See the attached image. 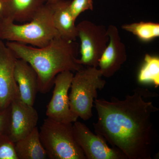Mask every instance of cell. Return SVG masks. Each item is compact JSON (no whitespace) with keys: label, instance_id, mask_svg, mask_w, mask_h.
I'll return each instance as SVG.
<instances>
[{"label":"cell","instance_id":"cell-5","mask_svg":"<svg viewBox=\"0 0 159 159\" xmlns=\"http://www.w3.org/2000/svg\"><path fill=\"white\" fill-rule=\"evenodd\" d=\"M39 133L49 158L87 159L74 138L72 123L57 122L47 117Z\"/></svg>","mask_w":159,"mask_h":159},{"label":"cell","instance_id":"cell-3","mask_svg":"<svg viewBox=\"0 0 159 159\" xmlns=\"http://www.w3.org/2000/svg\"><path fill=\"white\" fill-rule=\"evenodd\" d=\"M58 36L60 35L54 27L50 3L46 2L31 20L21 25L3 20L2 40L42 48Z\"/></svg>","mask_w":159,"mask_h":159},{"label":"cell","instance_id":"cell-22","mask_svg":"<svg viewBox=\"0 0 159 159\" xmlns=\"http://www.w3.org/2000/svg\"><path fill=\"white\" fill-rule=\"evenodd\" d=\"M56 1H57V0H46V2H55Z\"/></svg>","mask_w":159,"mask_h":159},{"label":"cell","instance_id":"cell-8","mask_svg":"<svg viewBox=\"0 0 159 159\" xmlns=\"http://www.w3.org/2000/svg\"><path fill=\"white\" fill-rule=\"evenodd\" d=\"M74 74L67 71L57 74L54 79L52 98L47 107L48 118L61 122L73 123L77 121L70 109L68 92Z\"/></svg>","mask_w":159,"mask_h":159},{"label":"cell","instance_id":"cell-18","mask_svg":"<svg viewBox=\"0 0 159 159\" xmlns=\"http://www.w3.org/2000/svg\"><path fill=\"white\" fill-rule=\"evenodd\" d=\"M0 159H18L15 148V142L8 133H0Z\"/></svg>","mask_w":159,"mask_h":159},{"label":"cell","instance_id":"cell-14","mask_svg":"<svg viewBox=\"0 0 159 159\" xmlns=\"http://www.w3.org/2000/svg\"><path fill=\"white\" fill-rule=\"evenodd\" d=\"M70 1L57 0L50 3L54 27L60 36L66 40L75 41L77 38V25L70 11Z\"/></svg>","mask_w":159,"mask_h":159},{"label":"cell","instance_id":"cell-11","mask_svg":"<svg viewBox=\"0 0 159 159\" xmlns=\"http://www.w3.org/2000/svg\"><path fill=\"white\" fill-rule=\"evenodd\" d=\"M109 41L99 59L98 68L102 76L109 78L114 76L127 59L126 48L122 42L116 26L110 25L107 29Z\"/></svg>","mask_w":159,"mask_h":159},{"label":"cell","instance_id":"cell-6","mask_svg":"<svg viewBox=\"0 0 159 159\" xmlns=\"http://www.w3.org/2000/svg\"><path fill=\"white\" fill-rule=\"evenodd\" d=\"M77 28L81 55L78 63L83 66L98 68L99 59L109 39L107 29L102 25L89 20L80 22Z\"/></svg>","mask_w":159,"mask_h":159},{"label":"cell","instance_id":"cell-9","mask_svg":"<svg viewBox=\"0 0 159 159\" xmlns=\"http://www.w3.org/2000/svg\"><path fill=\"white\" fill-rule=\"evenodd\" d=\"M17 57L0 40V109L7 108L14 99L20 98L19 91L14 76Z\"/></svg>","mask_w":159,"mask_h":159},{"label":"cell","instance_id":"cell-10","mask_svg":"<svg viewBox=\"0 0 159 159\" xmlns=\"http://www.w3.org/2000/svg\"><path fill=\"white\" fill-rule=\"evenodd\" d=\"M10 107L9 134L15 143L28 136L37 127L38 113L33 106L28 105L20 98L13 100Z\"/></svg>","mask_w":159,"mask_h":159},{"label":"cell","instance_id":"cell-4","mask_svg":"<svg viewBox=\"0 0 159 159\" xmlns=\"http://www.w3.org/2000/svg\"><path fill=\"white\" fill-rule=\"evenodd\" d=\"M98 68L84 67L74 75L69 95L70 109L74 116L84 121L93 116L94 100L98 90L104 88L106 81Z\"/></svg>","mask_w":159,"mask_h":159},{"label":"cell","instance_id":"cell-12","mask_svg":"<svg viewBox=\"0 0 159 159\" xmlns=\"http://www.w3.org/2000/svg\"><path fill=\"white\" fill-rule=\"evenodd\" d=\"M46 3V0H0V17L6 21L27 22Z\"/></svg>","mask_w":159,"mask_h":159},{"label":"cell","instance_id":"cell-13","mask_svg":"<svg viewBox=\"0 0 159 159\" xmlns=\"http://www.w3.org/2000/svg\"><path fill=\"white\" fill-rule=\"evenodd\" d=\"M14 76L20 99L28 105H34L39 92L38 78L35 70L25 61L17 58L15 66Z\"/></svg>","mask_w":159,"mask_h":159},{"label":"cell","instance_id":"cell-20","mask_svg":"<svg viewBox=\"0 0 159 159\" xmlns=\"http://www.w3.org/2000/svg\"><path fill=\"white\" fill-rule=\"evenodd\" d=\"M10 120V105L7 108L0 111V133H9Z\"/></svg>","mask_w":159,"mask_h":159},{"label":"cell","instance_id":"cell-1","mask_svg":"<svg viewBox=\"0 0 159 159\" xmlns=\"http://www.w3.org/2000/svg\"><path fill=\"white\" fill-rule=\"evenodd\" d=\"M155 95L138 87L123 99H95L98 115L97 122L93 123L95 132L127 159H152L157 135L152 117L159 109L145 99Z\"/></svg>","mask_w":159,"mask_h":159},{"label":"cell","instance_id":"cell-2","mask_svg":"<svg viewBox=\"0 0 159 159\" xmlns=\"http://www.w3.org/2000/svg\"><path fill=\"white\" fill-rule=\"evenodd\" d=\"M6 44L17 58L25 61L34 69L38 78L39 92L42 94L50 91L57 74L67 71L76 72L84 67L78 63L77 43L60 36L42 48L15 42Z\"/></svg>","mask_w":159,"mask_h":159},{"label":"cell","instance_id":"cell-16","mask_svg":"<svg viewBox=\"0 0 159 159\" xmlns=\"http://www.w3.org/2000/svg\"><path fill=\"white\" fill-rule=\"evenodd\" d=\"M140 84H152L156 87L159 86V57L146 54L138 75Z\"/></svg>","mask_w":159,"mask_h":159},{"label":"cell","instance_id":"cell-19","mask_svg":"<svg viewBox=\"0 0 159 159\" xmlns=\"http://www.w3.org/2000/svg\"><path fill=\"white\" fill-rule=\"evenodd\" d=\"M70 11L75 21L82 12L93 9V0H73L70 4Z\"/></svg>","mask_w":159,"mask_h":159},{"label":"cell","instance_id":"cell-15","mask_svg":"<svg viewBox=\"0 0 159 159\" xmlns=\"http://www.w3.org/2000/svg\"><path fill=\"white\" fill-rule=\"evenodd\" d=\"M18 159H45L47 153L40 139L37 126L28 136L15 143Z\"/></svg>","mask_w":159,"mask_h":159},{"label":"cell","instance_id":"cell-7","mask_svg":"<svg viewBox=\"0 0 159 159\" xmlns=\"http://www.w3.org/2000/svg\"><path fill=\"white\" fill-rule=\"evenodd\" d=\"M73 131L75 140L87 159H127L116 148L110 147L103 137L94 134L84 123L74 122Z\"/></svg>","mask_w":159,"mask_h":159},{"label":"cell","instance_id":"cell-17","mask_svg":"<svg viewBox=\"0 0 159 159\" xmlns=\"http://www.w3.org/2000/svg\"><path fill=\"white\" fill-rule=\"evenodd\" d=\"M123 30L130 32L140 40L148 42L159 36V24L152 22L125 24L122 26Z\"/></svg>","mask_w":159,"mask_h":159},{"label":"cell","instance_id":"cell-23","mask_svg":"<svg viewBox=\"0 0 159 159\" xmlns=\"http://www.w3.org/2000/svg\"><path fill=\"white\" fill-rule=\"evenodd\" d=\"M1 109H0V111H1Z\"/></svg>","mask_w":159,"mask_h":159},{"label":"cell","instance_id":"cell-21","mask_svg":"<svg viewBox=\"0 0 159 159\" xmlns=\"http://www.w3.org/2000/svg\"><path fill=\"white\" fill-rule=\"evenodd\" d=\"M2 20L0 17V40L2 39H1V36H2Z\"/></svg>","mask_w":159,"mask_h":159}]
</instances>
